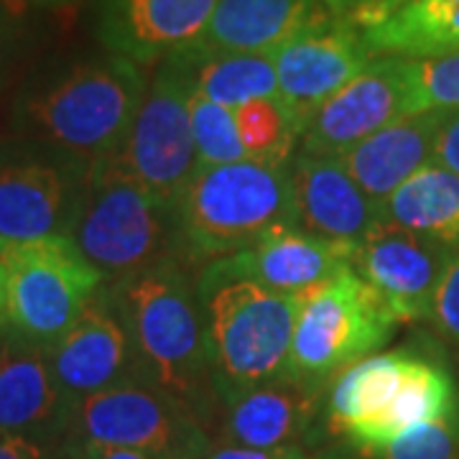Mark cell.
<instances>
[{
	"label": "cell",
	"mask_w": 459,
	"mask_h": 459,
	"mask_svg": "<svg viewBox=\"0 0 459 459\" xmlns=\"http://www.w3.org/2000/svg\"><path fill=\"white\" fill-rule=\"evenodd\" d=\"M146 66L102 51L56 69L18 98L23 141L90 171L113 159L146 98Z\"/></svg>",
	"instance_id": "1"
},
{
	"label": "cell",
	"mask_w": 459,
	"mask_h": 459,
	"mask_svg": "<svg viewBox=\"0 0 459 459\" xmlns=\"http://www.w3.org/2000/svg\"><path fill=\"white\" fill-rule=\"evenodd\" d=\"M108 289L128 329L141 376L177 398L204 427L214 376L197 276L186 263H169L108 283Z\"/></svg>",
	"instance_id": "2"
},
{
	"label": "cell",
	"mask_w": 459,
	"mask_h": 459,
	"mask_svg": "<svg viewBox=\"0 0 459 459\" xmlns=\"http://www.w3.org/2000/svg\"><path fill=\"white\" fill-rule=\"evenodd\" d=\"M108 283L186 263L177 202L159 197L110 161L87 171L66 232Z\"/></svg>",
	"instance_id": "3"
},
{
	"label": "cell",
	"mask_w": 459,
	"mask_h": 459,
	"mask_svg": "<svg viewBox=\"0 0 459 459\" xmlns=\"http://www.w3.org/2000/svg\"><path fill=\"white\" fill-rule=\"evenodd\" d=\"M289 164H261L253 159L199 164L177 199L189 263L225 258L255 243L268 230L296 225Z\"/></svg>",
	"instance_id": "4"
},
{
	"label": "cell",
	"mask_w": 459,
	"mask_h": 459,
	"mask_svg": "<svg viewBox=\"0 0 459 459\" xmlns=\"http://www.w3.org/2000/svg\"><path fill=\"white\" fill-rule=\"evenodd\" d=\"M398 322L352 265L299 291L286 377L327 388L347 365L373 355L394 337Z\"/></svg>",
	"instance_id": "5"
},
{
	"label": "cell",
	"mask_w": 459,
	"mask_h": 459,
	"mask_svg": "<svg viewBox=\"0 0 459 459\" xmlns=\"http://www.w3.org/2000/svg\"><path fill=\"white\" fill-rule=\"evenodd\" d=\"M214 383L250 385L286 376L299 294L250 281L197 283Z\"/></svg>",
	"instance_id": "6"
},
{
	"label": "cell",
	"mask_w": 459,
	"mask_h": 459,
	"mask_svg": "<svg viewBox=\"0 0 459 459\" xmlns=\"http://www.w3.org/2000/svg\"><path fill=\"white\" fill-rule=\"evenodd\" d=\"M8 276V334L51 347L105 283L69 235L0 240Z\"/></svg>",
	"instance_id": "7"
},
{
	"label": "cell",
	"mask_w": 459,
	"mask_h": 459,
	"mask_svg": "<svg viewBox=\"0 0 459 459\" xmlns=\"http://www.w3.org/2000/svg\"><path fill=\"white\" fill-rule=\"evenodd\" d=\"M192 90V59L181 49L171 51L148 80L146 98L126 141L113 159H108L169 202L179 199L181 189L199 166L189 120Z\"/></svg>",
	"instance_id": "8"
},
{
	"label": "cell",
	"mask_w": 459,
	"mask_h": 459,
	"mask_svg": "<svg viewBox=\"0 0 459 459\" xmlns=\"http://www.w3.org/2000/svg\"><path fill=\"white\" fill-rule=\"evenodd\" d=\"M65 439L135 449L156 459H204L214 446L192 411L143 377L77 401Z\"/></svg>",
	"instance_id": "9"
},
{
	"label": "cell",
	"mask_w": 459,
	"mask_h": 459,
	"mask_svg": "<svg viewBox=\"0 0 459 459\" xmlns=\"http://www.w3.org/2000/svg\"><path fill=\"white\" fill-rule=\"evenodd\" d=\"M325 394L294 377L250 385L214 383L207 434L212 444L247 449H307L325 434Z\"/></svg>",
	"instance_id": "10"
},
{
	"label": "cell",
	"mask_w": 459,
	"mask_h": 459,
	"mask_svg": "<svg viewBox=\"0 0 459 459\" xmlns=\"http://www.w3.org/2000/svg\"><path fill=\"white\" fill-rule=\"evenodd\" d=\"M268 54L279 77L281 108L299 138L314 113L373 62L360 29L329 8H319Z\"/></svg>",
	"instance_id": "11"
},
{
	"label": "cell",
	"mask_w": 459,
	"mask_h": 459,
	"mask_svg": "<svg viewBox=\"0 0 459 459\" xmlns=\"http://www.w3.org/2000/svg\"><path fill=\"white\" fill-rule=\"evenodd\" d=\"M87 171L47 148L0 141V240L66 235Z\"/></svg>",
	"instance_id": "12"
},
{
	"label": "cell",
	"mask_w": 459,
	"mask_h": 459,
	"mask_svg": "<svg viewBox=\"0 0 459 459\" xmlns=\"http://www.w3.org/2000/svg\"><path fill=\"white\" fill-rule=\"evenodd\" d=\"M411 115L409 59L373 56L355 80L314 113L299 138V153L340 159L380 128Z\"/></svg>",
	"instance_id": "13"
},
{
	"label": "cell",
	"mask_w": 459,
	"mask_h": 459,
	"mask_svg": "<svg viewBox=\"0 0 459 459\" xmlns=\"http://www.w3.org/2000/svg\"><path fill=\"white\" fill-rule=\"evenodd\" d=\"M452 247L377 220L352 247L350 265L394 314L398 325L429 319Z\"/></svg>",
	"instance_id": "14"
},
{
	"label": "cell",
	"mask_w": 459,
	"mask_h": 459,
	"mask_svg": "<svg viewBox=\"0 0 459 459\" xmlns=\"http://www.w3.org/2000/svg\"><path fill=\"white\" fill-rule=\"evenodd\" d=\"M49 360L72 406L87 395L143 377L108 283L100 286L77 322L51 344Z\"/></svg>",
	"instance_id": "15"
},
{
	"label": "cell",
	"mask_w": 459,
	"mask_h": 459,
	"mask_svg": "<svg viewBox=\"0 0 459 459\" xmlns=\"http://www.w3.org/2000/svg\"><path fill=\"white\" fill-rule=\"evenodd\" d=\"M352 246L334 243L296 225L268 230L255 243L204 263L197 283L250 281L281 294H299L350 265Z\"/></svg>",
	"instance_id": "16"
},
{
	"label": "cell",
	"mask_w": 459,
	"mask_h": 459,
	"mask_svg": "<svg viewBox=\"0 0 459 459\" xmlns=\"http://www.w3.org/2000/svg\"><path fill=\"white\" fill-rule=\"evenodd\" d=\"M220 0H95V31L105 51L135 65H159L207 29Z\"/></svg>",
	"instance_id": "17"
},
{
	"label": "cell",
	"mask_w": 459,
	"mask_h": 459,
	"mask_svg": "<svg viewBox=\"0 0 459 459\" xmlns=\"http://www.w3.org/2000/svg\"><path fill=\"white\" fill-rule=\"evenodd\" d=\"M72 403L51 370L49 347L5 334L0 342V431L59 449Z\"/></svg>",
	"instance_id": "18"
},
{
	"label": "cell",
	"mask_w": 459,
	"mask_h": 459,
	"mask_svg": "<svg viewBox=\"0 0 459 459\" xmlns=\"http://www.w3.org/2000/svg\"><path fill=\"white\" fill-rule=\"evenodd\" d=\"M289 169L301 230L355 247L380 220V204L362 192L337 159L296 153Z\"/></svg>",
	"instance_id": "19"
},
{
	"label": "cell",
	"mask_w": 459,
	"mask_h": 459,
	"mask_svg": "<svg viewBox=\"0 0 459 459\" xmlns=\"http://www.w3.org/2000/svg\"><path fill=\"white\" fill-rule=\"evenodd\" d=\"M439 110L401 117L350 148L337 161L376 204H383L403 181L434 161Z\"/></svg>",
	"instance_id": "20"
},
{
	"label": "cell",
	"mask_w": 459,
	"mask_h": 459,
	"mask_svg": "<svg viewBox=\"0 0 459 459\" xmlns=\"http://www.w3.org/2000/svg\"><path fill=\"white\" fill-rule=\"evenodd\" d=\"M325 8L314 0H220L207 29L186 49L197 54L271 51Z\"/></svg>",
	"instance_id": "21"
},
{
	"label": "cell",
	"mask_w": 459,
	"mask_h": 459,
	"mask_svg": "<svg viewBox=\"0 0 459 459\" xmlns=\"http://www.w3.org/2000/svg\"><path fill=\"white\" fill-rule=\"evenodd\" d=\"M380 220L459 250V177L431 161L380 204Z\"/></svg>",
	"instance_id": "22"
},
{
	"label": "cell",
	"mask_w": 459,
	"mask_h": 459,
	"mask_svg": "<svg viewBox=\"0 0 459 459\" xmlns=\"http://www.w3.org/2000/svg\"><path fill=\"white\" fill-rule=\"evenodd\" d=\"M362 36L373 56L427 59L455 54L459 51V0H411Z\"/></svg>",
	"instance_id": "23"
},
{
	"label": "cell",
	"mask_w": 459,
	"mask_h": 459,
	"mask_svg": "<svg viewBox=\"0 0 459 459\" xmlns=\"http://www.w3.org/2000/svg\"><path fill=\"white\" fill-rule=\"evenodd\" d=\"M195 66V92L222 108H240L253 100H279V77L268 51L253 54H197L181 47Z\"/></svg>",
	"instance_id": "24"
},
{
	"label": "cell",
	"mask_w": 459,
	"mask_h": 459,
	"mask_svg": "<svg viewBox=\"0 0 459 459\" xmlns=\"http://www.w3.org/2000/svg\"><path fill=\"white\" fill-rule=\"evenodd\" d=\"M247 159L261 164H289L299 135L281 108V100H253L232 110Z\"/></svg>",
	"instance_id": "25"
},
{
	"label": "cell",
	"mask_w": 459,
	"mask_h": 459,
	"mask_svg": "<svg viewBox=\"0 0 459 459\" xmlns=\"http://www.w3.org/2000/svg\"><path fill=\"white\" fill-rule=\"evenodd\" d=\"M189 120H192V138H195L199 164L217 166L246 161L247 153L238 133L235 113L230 108H222L192 90Z\"/></svg>",
	"instance_id": "26"
},
{
	"label": "cell",
	"mask_w": 459,
	"mask_h": 459,
	"mask_svg": "<svg viewBox=\"0 0 459 459\" xmlns=\"http://www.w3.org/2000/svg\"><path fill=\"white\" fill-rule=\"evenodd\" d=\"M411 115L459 108V51L409 59Z\"/></svg>",
	"instance_id": "27"
},
{
	"label": "cell",
	"mask_w": 459,
	"mask_h": 459,
	"mask_svg": "<svg viewBox=\"0 0 459 459\" xmlns=\"http://www.w3.org/2000/svg\"><path fill=\"white\" fill-rule=\"evenodd\" d=\"M362 459H459V406L452 416L411 429L385 449Z\"/></svg>",
	"instance_id": "28"
},
{
	"label": "cell",
	"mask_w": 459,
	"mask_h": 459,
	"mask_svg": "<svg viewBox=\"0 0 459 459\" xmlns=\"http://www.w3.org/2000/svg\"><path fill=\"white\" fill-rule=\"evenodd\" d=\"M26 8L23 0H0V92L8 87L26 49Z\"/></svg>",
	"instance_id": "29"
},
{
	"label": "cell",
	"mask_w": 459,
	"mask_h": 459,
	"mask_svg": "<svg viewBox=\"0 0 459 459\" xmlns=\"http://www.w3.org/2000/svg\"><path fill=\"white\" fill-rule=\"evenodd\" d=\"M429 322L446 342L459 344V250L452 253V258L444 268L434 301H431Z\"/></svg>",
	"instance_id": "30"
},
{
	"label": "cell",
	"mask_w": 459,
	"mask_h": 459,
	"mask_svg": "<svg viewBox=\"0 0 459 459\" xmlns=\"http://www.w3.org/2000/svg\"><path fill=\"white\" fill-rule=\"evenodd\" d=\"M411 0H340V16L347 18L360 31H370L395 16Z\"/></svg>",
	"instance_id": "31"
},
{
	"label": "cell",
	"mask_w": 459,
	"mask_h": 459,
	"mask_svg": "<svg viewBox=\"0 0 459 459\" xmlns=\"http://www.w3.org/2000/svg\"><path fill=\"white\" fill-rule=\"evenodd\" d=\"M434 164L449 169L459 177V108L439 110L437 141H434Z\"/></svg>",
	"instance_id": "32"
},
{
	"label": "cell",
	"mask_w": 459,
	"mask_h": 459,
	"mask_svg": "<svg viewBox=\"0 0 459 459\" xmlns=\"http://www.w3.org/2000/svg\"><path fill=\"white\" fill-rule=\"evenodd\" d=\"M62 457L65 459H156L146 452L110 446V444L87 442V439H65L62 442Z\"/></svg>",
	"instance_id": "33"
},
{
	"label": "cell",
	"mask_w": 459,
	"mask_h": 459,
	"mask_svg": "<svg viewBox=\"0 0 459 459\" xmlns=\"http://www.w3.org/2000/svg\"><path fill=\"white\" fill-rule=\"evenodd\" d=\"M204 459H314L307 449H247V446H225L214 444Z\"/></svg>",
	"instance_id": "34"
},
{
	"label": "cell",
	"mask_w": 459,
	"mask_h": 459,
	"mask_svg": "<svg viewBox=\"0 0 459 459\" xmlns=\"http://www.w3.org/2000/svg\"><path fill=\"white\" fill-rule=\"evenodd\" d=\"M0 459H65L62 449H49L41 444L29 442L23 437L0 431Z\"/></svg>",
	"instance_id": "35"
},
{
	"label": "cell",
	"mask_w": 459,
	"mask_h": 459,
	"mask_svg": "<svg viewBox=\"0 0 459 459\" xmlns=\"http://www.w3.org/2000/svg\"><path fill=\"white\" fill-rule=\"evenodd\" d=\"M0 332L8 334V276L0 263Z\"/></svg>",
	"instance_id": "36"
},
{
	"label": "cell",
	"mask_w": 459,
	"mask_h": 459,
	"mask_svg": "<svg viewBox=\"0 0 459 459\" xmlns=\"http://www.w3.org/2000/svg\"><path fill=\"white\" fill-rule=\"evenodd\" d=\"M23 3L36 5V8H51V11H56V8H66V5H72L74 0H23Z\"/></svg>",
	"instance_id": "37"
},
{
	"label": "cell",
	"mask_w": 459,
	"mask_h": 459,
	"mask_svg": "<svg viewBox=\"0 0 459 459\" xmlns=\"http://www.w3.org/2000/svg\"><path fill=\"white\" fill-rule=\"evenodd\" d=\"M314 3H319V5H325V8H329V11H340V0H314Z\"/></svg>",
	"instance_id": "38"
},
{
	"label": "cell",
	"mask_w": 459,
	"mask_h": 459,
	"mask_svg": "<svg viewBox=\"0 0 459 459\" xmlns=\"http://www.w3.org/2000/svg\"><path fill=\"white\" fill-rule=\"evenodd\" d=\"M3 340H5V332H0V342H3Z\"/></svg>",
	"instance_id": "39"
},
{
	"label": "cell",
	"mask_w": 459,
	"mask_h": 459,
	"mask_svg": "<svg viewBox=\"0 0 459 459\" xmlns=\"http://www.w3.org/2000/svg\"><path fill=\"white\" fill-rule=\"evenodd\" d=\"M457 401H459V391H457Z\"/></svg>",
	"instance_id": "40"
},
{
	"label": "cell",
	"mask_w": 459,
	"mask_h": 459,
	"mask_svg": "<svg viewBox=\"0 0 459 459\" xmlns=\"http://www.w3.org/2000/svg\"><path fill=\"white\" fill-rule=\"evenodd\" d=\"M314 459H316V457H314Z\"/></svg>",
	"instance_id": "41"
}]
</instances>
